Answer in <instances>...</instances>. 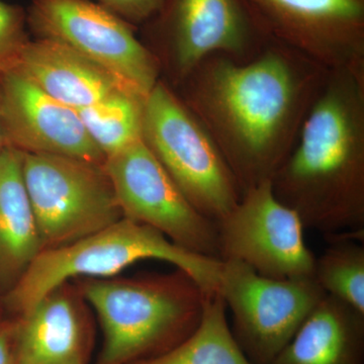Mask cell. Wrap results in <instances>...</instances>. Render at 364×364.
<instances>
[{
  "label": "cell",
  "instance_id": "6da1fadb",
  "mask_svg": "<svg viewBox=\"0 0 364 364\" xmlns=\"http://www.w3.org/2000/svg\"><path fill=\"white\" fill-rule=\"evenodd\" d=\"M329 71L272 38L248 61L208 57L176 88L243 193L272 181L289 156Z\"/></svg>",
  "mask_w": 364,
  "mask_h": 364
},
{
  "label": "cell",
  "instance_id": "30bf717a",
  "mask_svg": "<svg viewBox=\"0 0 364 364\" xmlns=\"http://www.w3.org/2000/svg\"><path fill=\"white\" fill-rule=\"evenodd\" d=\"M104 168L124 218L191 252L221 259L217 222L191 205L143 139L105 158Z\"/></svg>",
  "mask_w": 364,
  "mask_h": 364
},
{
  "label": "cell",
  "instance_id": "7c38bea8",
  "mask_svg": "<svg viewBox=\"0 0 364 364\" xmlns=\"http://www.w3.org/2000/svg\"><path fill=\"white\" fill-rule=\"evenodd\" d=\"M268 35L328 70L364 67V0H247Z\"/></svg>",
  "mask_w": 364,
  "mask_h": 364
},
{
  "label": "cell",
  "instance_id": "52a82bcc",
  "mask_svg": "<svg viewBox=\"0 0 364 364\" xmlns=\"http://www.w3.org/2000/svg\"><path fill=\"white\" fill-rule=\"evenodd\" d=\"M23 174L43 250L80 240L124 218L104 165L23 153Z\"/></svg>",
  "mask_w": 364,
  "mask_h": 364
},
{
  "label": "cell",
  "instance_id": "44dd1931",
  "mask_svg": "<svg viewBox=\"0 0 364 364\" xmlns=\"http://www.w3.org/2000/svg\"><path fill=\"white\" fill-rule=\"evenodd\" d=\"M26 13L23 7L0 0V75L9 70L28 42Z\"/></svg>",
  "mask_w": 364,
  "mask_h": 364
},
{
  "label": "cell",
  "instance_id": "8fae6325",
  "mask_svg": "<svg viewBox=\"0 0 364 364\" xmlns=\"http://www.w3.org/2000/svg\"><path fill=\"white\" fill-rule=\"evenodd\" d=\"M218 224L221 260L245 263L274 279H314L316 256L299 215L284 205L267 181L246 189Z\"/></svg>",
  "mask_w": 364,
  "mask_h": 364
},
{
  "label": "cell",
  "instance_id": "9c48e42d",
  "mask_svg": "<svg viewBox=\"0 0 364 364\" xmlns=\"http://www.w3.org/2000/svg\"><path fill=\"white\" fill-rule=\"evenodd\" d=\"M218 291L252 364H272L326 296L315 279H270L236 259L222 260Z\"/></svg>",
  "mask_w": 364,
  "mask_h": 364
},
{
  "label": "cell",
  "instance_id": "ffe728a7",
  "mask_svg": "<svg viewBox=\"0 0 364 364\" xmlns=\"http://www.w3.org/2000/svg\"><path fill=\"white\" fill-rule=\"evenodd\" d=\"M358 235L328 237L329 246L316 257L314 279L328 296L364 315V245Z\"/></svg>",
  "mask_w": 364,
  "mask_h": 364
},
{
  "label": "cell",
  "instance_id": "2e32d148",
  "mask_svg": "<svg viewBox=\"0 0 364 364\" xmlns=\"http://www.w3.org/2000/svg\"><path fill=\"white\" fill-rule=\"evenodd\" d=\"M364 315L326 294L272 364H363Z\"/></svg>",
  "mask_w": 364,
  "mask_h": 364
},
{
  "label": "cell",
  "instance_id": "8992f818",
  "mask_svg": "<svg viewBox=\"0 0 364 364\" xmlns=\"http://www.w3.org/2000/svg\"><path fill=\"white\" fill-rule=\"evenodd\" d=\"M143 26L173 88L208 57L248 61L272 39L247 0H165Z\"/></svg>",
  "mask_w": 364,
  "mask_h": 364
},
{
  "label": "cell",
  "instance_id": "7402d4cb",
  "mask_svg": "<svg viewBox=\"0 0 364 364\" xmlns=\"http://www.w3.org/2000/svg\"><path fill=\"white\" fill-rule=\"evenodd\" d=\"M131 25H144L156 16L165 0H97Z\"/></svg>",
  "mask_w": 364,
  "mask_h": 364
},
{
  "label": "cell",
  "instance_id": "277c9868",
  "mask_svg": "<svg viewBox=\"0 0 364 364\" xmlns=\"http://www.w3.org/2000/svg\"><path fill=\"white\" fill-rule=\"evenodd\" d=\"M146 259L173 264L205 293L219 291L221 259L191 252L157 230L122 218L80 240L43 250L7 291L6 304L21 315L73 277H111Z\"/></svg>",
  "mask_w": 364,
  "mask_h": 364
},
{
  "label": "cell",
  "instance_id": "e0dca14e",
  "mask_svg": "<svg viewBox=\"0 0 364 364\" xmlns=\"http://www.w3.org/2000/svg\"><path fill=\"white\" fill-rule=\"evenodd\" d=\"M43 251L23 174V152L0 151V287L7 291Z\"/></svg>",
  "mask_w": 364,
  "mask_h": 364
},
{
  "label": "cell",
  "instance_id": "4fadbf2b",
  "mask_svg": "<svg viewBox=\"0 0 364 364\" xmlns=\"http://www.w3.org/2000/svg\"><path fill=\"white\" fill-rule=\"evenodd\" d=\"M0 127L6 146L23 153L61 155L100 165L105 161L76 109L14 71L0 75Z\"/></svg>",
  "mask_w": 364,
  "mask_h": 364
},
{
  "label": "cell",
  "instance_id": "5b68a950",
  "mask_svg": "<svg viewBox=\"0 0 364 364\" xmlns=\"http://www.w3.org/2000/svg\"><path fill=\"white\" fill-rule=\"evenodd\" d=\"M143 141L205 217L218 223L240 200V186L214 139L162 78L145 100Z\"/></svg>",
  "mask_w": 364,
  "mask_h": 364
},
{
  "label": "cell",
  "instance_id": "d4e9b609",
  "mask_svg": "<svg viewBox=\"0 0 364 364\" xmlns=\"http://www.w3.org/2000/svg\"><path fill=\"white\" fill-rule=\"evenodd\" d=\"M0 320H1V318H0Z\"/></svg>",
  "mask_w": 364,
  "mask_h": 364
},
{
  "label": "cell",
  "instance_id": "3957f363",
  "mask_svg": "<svg viewBox=\"0 0 364 364\" xmlns=\"http://www.w3.org/2000/svg\"><path fill=\"white\" fill-rule=\"evenodd\" d=\"M82 294L104 332L95 364H133L171 350L195 331L207 293L186 273L91 279Z\"/></svg>",
  "mask_w": 364,
  "mask_h": 364
},
{
  "label": "cell",
  "instance_id": "d6986e66",
  "mask_svg": "<svg viewBox=\"0 0 364 364\" xmlns=\"http://www.w3.org/2000/svg\"><path fill=\"white\" fill-rule=\"evenodd\" d=\"M145 100L132 91L119 90L77 109L86 132L105 158L142 140Z\"/></svg>",
  "mask_w": 364,
  "mask_h": 364
},
{
  "label": "cell",
  "instance_id": "603a6c76",
  "mask_svg": "<svg viewBox=\"0 0 364 364\" xmlns=\"http://www.w3.org/2000/svg\"><path fill=\"white\" fill-rule=\"evenodd\" d=\"M16 318L0 320V364H16Z\"/></svg>",
  "mask_w": 364,
  "mask_h": 364
},
{
  "label": "cell",
  "instance_id": "cb8c5ba5",
  "mask_svg": "<svg viewBox=\"0 0 364 364\" xmlns=\"http://www.w3.org/2000/svg\"><path fill=\"white\" fill-rule=\"evenodd\" d=\"M6 147V143H4V136H2L1 127H0V151Z\"/></svg>",
  "mask_w": 364,
  "mask_h": 364
},
{
  "label": "cell",
  "instance_id": "9a60e30c",
  "mask_svg": "<svg viewBox=\"0 0 364 364\" xmlns=\"http://www.w3.org/2000/svg\"><path fill=\"white\" fill-rule=\"evenodd\" d=\"M7 71L20 74L46 95L76 111L114 91L128 90L95 62L52 39L28 40Z\"/></svg>",
  "mask_w": 364,
  "mask_h": 364
},
{
  "label": "cell",
  "instance_id": "5bb4252c",
  "mask_svg": "<svg viewBox=\"0 0 364 364\" xmlns=\"http://www.w3.org/2000/svg\"><path fill=\"white\" fill-rule=\"evenodd\" d=\"M64 286L16 318V364L90 363V324Z\"/></svg>",
  "mask_w": 364,
  "mask_h": 364
},
{
  "label": "cell",
  "instance_id": "ba28073f",
  "mask_svg": "<svg viewBox=\"0 0 364 364\" xmlns=\"http://www.w3.org/2000/svg\"><path fill=\"white\" fill-rule=\"evenodd\" d=\"M26 25L38 38L59 41L111 73L127 90L147 98L161 79L154 54L136 26L91 0H32Z\"/></svg>",
  "mask_w": 364,
  "mask_h": 364
},
{
  "label": "cell",
  "instance_id": "7a4b0ae2",
  "mask_svg": "<svg viewBox=\"0 0 364 364\" xmlns=\"http://www.w3.org/2000/svg\"><path fill=\"white\" fill-rule=\"evenodd\" d=\"M305 229L364 234V67L330 70L293 150L272 178Z\"/></svg>",
  "mask_w": 364,
  "mask_h": 364
},
{
  "label": "cell",
  "instance_id": "ac0fdd59",
  "mask_svg": "<svg viewBox=\"0 0 364 364\" xmlns=\"http://www.w3.org/2000/svg\"><path fill=\"white\" fill-rule=\"evenodd\" d=\"M133 364H252L232 333L219 291L207 294L195 331L166 353Z\"/></svg>",
  "mask_w": 364,
  "mask_h": 364
}]
</instances>
